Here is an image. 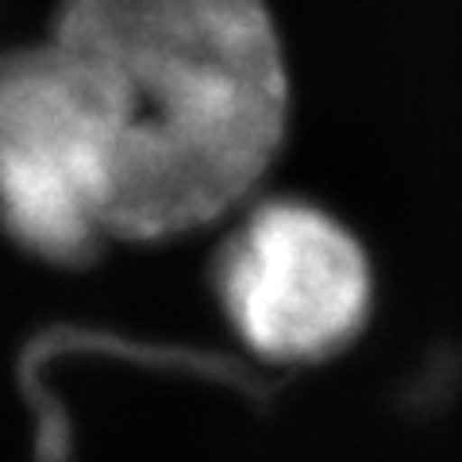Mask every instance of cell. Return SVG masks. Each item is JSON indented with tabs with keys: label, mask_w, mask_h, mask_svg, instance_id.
<instances>
[{
	"label": "cell",
	"mask_w": 462,
	"mask_h": 462,
	"mask_svg": "<svg viewBox=\"0 0 462 462\" xmlns=\"http://www.w3.org/2000/svg\"><path fill=\"white\" fill-rule=\"evenodd\" d=\"M112 135L108 236L173 239L236 212L289 120L263 0H66L54 23Z\"/></svg>",
	"instance_id": "1"
},
{
	"label": "cell",
	"mask_w": 462,
	"mask_h": 462,
	"mask_svg": "<svg viewBox=\"0 0 462 462\" xmlns=\"http://www.w3.org/2000/svg\"><path fill=\"white\" fill-rule=\"evenodd\" d=\"M216 293L266 363H320L363 336L374 270L355 231L309 200L254 205L224 239Z\"/></svg>",
	"instance_id": "3"
},
{
	"label": "cell",
	"mask_w": 462,
	"mask_h": 462,
	"mask_svg": "<svg viewBox=\"0 0 462 462\" xmlns=\"http://www.w3.org/2000/svg\"><path fill=\"white\" fill-rule=\"evenodd\" d=\"M112 135L89 74L62 42L0 54V220L47 263L108 236Z\"/></svg>",
	"instance_id": "2"
}]
</instances>
